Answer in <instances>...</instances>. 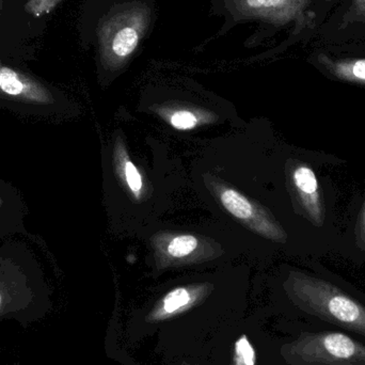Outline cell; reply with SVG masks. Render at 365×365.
Masks as SVG:
<instances>
[{"mask_svg":"<svg viewBox=\"0 0 365 365\" xmlns=\"http://www.w3.org/2000/svg\"><path fill=\"white\" fill-rule=\"evenodd\" d=\"M295 181L298 188L302 189L304 192L312 193L317 190V182L314 173L306 167H302L296 171Z\"/></svg>","mask_w":365,"mask_h":365,"instance_id":"obj_11","label":"cell"},{"mask_svg":"<svg viewBox=\"0 0 365 365\" xmlns=\"http://www.w3.org/2000/svg\"><path fill=\"white\" fill-rule=\"evenodd\" d=\"M197 298V294L192 291H189L185 287H178L163 298L162 302L150 313L147 321L155 323L178 317L195 306Z\"/></svg>","mask_w":365,"mask_h":365,"instance_id":"obj_4","label":"cell"},{"mask_svg":"<svg viewBox=\"0 0 365 365\" xmlns=\"http://www.w3.org/2000/svg\"><path fill=\"white\" fill-rule=\"evenodd\" d=\"M355 23H365V0H353L346 12L343 15L340 28L344 29L347 26Z\"/></svg>","mask_w":365,"mask_h":365,"instance_id":"obj_10","label":"cell"},{"mask_svg":"<svg viewBox=\"0 0 365 365\" xmlns=\"http://www.w3.org/2000/svg\"><path fill=\"white\" fill-rule=\"evenodd\" d=\"M319 59L324 63L332 68L336 74L343 77H353L357 81H365V59L355 60V61L334 62L326 55L319 56Z\"/></svg>","mask_w":365,"mask_h":365,"instance_id":"obj_6","label":"cell"},{"mask_svg":"<svg viewBox=\"0 0 365 365\" xmlns=\"http://www.w3.org/2000/svg\"><path fill=\"white\" fill-rule=\"evenodd\" d=\"M139 42V34L132 27L120 30L113 43V49L119 57H128L136 49Z\"/></svg>","mask_w":365,"mask_h":365,"instance_id":"obj_8","label":"cell"},{"mask_svg":"<svg viewBox=\"0 0 365 365\" xmlns=\"http://www.w3.org/2000/svg\"><path fill=\"white\" fill-rule=\"evenodd\" d=\"M125 177L128 186L138 195L140 189L143 188V179H141L140 173L137 170L136 167L133 163L128 162L125 165Z\"/></svg>","mask_w":365,"mask_h":365,"instance_id":"obj_13","label":"cell"},{"mask_svg":"<svg viewBox=\"0 0 365 365\" xmlns=\"http://www.w3.org/2000/svg\"><path fill=\"white\" fill-rule=\"evenodd\" d=\"M197 246V240L191 235H182L171 240L168 247V252L173 257H182L190 255Z\"/></svg>","mask_w":365,"mask_h":365,"instance_id":"obj_9","label":"cell"},{"mask_svg":"<svg viewBox=\"0 0 365 365\" xmlns=\"http://www.w3.org/2000/svg\"><path fill=\"white\" fill-rule=\"evenodd\" d=\"M59 0H28L25 8L34 16H41L49 12Z\"/></svg>","mask_w":365,"mask_h":365,"instance_id":"obj_12","label":"cell"},{"mask_svg":"<svg viewBox=\"0 0 365 365\" xmlns=\"http://www.w3.org/2000/svg\"><path fill=\"white\" fill-rule=\"evenodd\" d=\"M327 1H331V0H327Z\"/></svg>","mask_w":365,"mask_h":365,"instance_id":"obj_15","label":"cell"},{"mask_svg":"<svg viewBox=\"0 0 365 365\" xmlns=\"http://www.w3.org/2000/svg\"><path fill=\"white\" fill-rule=\"evenodd\" d=\"M221 202L223 206L237 218L247 219L252 215L253 207L250 202L237 191L231 189L223 191Z\"/></svg>","mask_w":365,"mask_h":365,"instance_id":"obj_5","label":"cell"},{"mask_svg":"<svg viewBox=\"0 0 365 365\" xmlns=\"http://www.w3.org/2000/svg\"><path fill=\"white\" fill-rule=\"evenodd\" d=\"M0 96L32 104L53 102V96L44 86L10 68H0Z\"/></svg>","mask_w":365,"mask_h":365,"instance_id":"obj_3","label":"cell"},{"mask_svg":"<svg viewBox=\"0 0 365 365\" xmlns=\"http://www.w3.org/2000/svg\"><path fill=\"white\" fill-rule=\"evenodd\" d=\"M293 304L307 325L339 329L365 339V300L327 283L296 287Z\"/></svg>","mask_w":365,"mask_h":365,"instance_id":"obj_1","label":"cell"},{"mask_svg":"<svg viewBox=\"0 0 365 365\" xmlns=\"http://www.w3.org/2000/svg\"><path fill=\"white\" fill-rule=\"evenodd\" d=\"M171 124L178 130H190L197 124V119L192 113L187 111L177 113L171 119Z\"/></svg>","mask_w":365,"mask_h":365,"instance_id":"obj_14","label":"cell"},{"mask_svg":"<svg viewBox=\"0 0 365 365\" xmlns=\"http://www.w3.org/2000/svg\"><path fill=\"white\" fill-rule=\"evenodd\" d=\"M257 351L246 334L236 339L233 346L232 365H257Z\"/></svg>","mask_w":365,"mask_h":365,"instance_id":"obj_7","label":"cell"},{"mask_svg":"<svg viewBox=\"0 0 365 365\" xmlns=\"http://www.w3.org/2000/svg\"><path fill=\"white\" fill-rule=\"evenodd\" d=\"M2 365V364H1Z\"/></svg>","mask_w":365,"mask_h":365,"instance_id":"obj_16","label":"cell"},{"mask_svg":"<svg viewBox=\"0 0 365 365\" xmlns=\"http://www.w3.org/2000/svg\"><path fill=\"white\" fill-rule=\"evenodd\" d=\"M281 354L287 365H365V339L302 324Z\"/></svg>","mask_w":365,"mask_h":365,"instance_id":"obj_2","label":"cell"}]
</instances>
